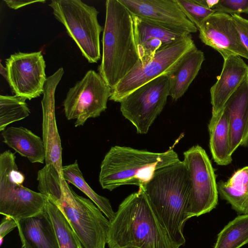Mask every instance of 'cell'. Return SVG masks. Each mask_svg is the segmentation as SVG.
Masks as SVG:
<instances>
[{"label":"cell","mask_w":248,"mask_h":248,"mask_svg":"<svg viewBox=\"0 0 248 248\" xmlns=\"http://www.w3.org/2000/svg\"><path fill=\"white\" fill-rule=\"evenodd\" d=\"M196 48L191 34L163 46L148 61H139L131 71L111 89L109 100L120 103L143 85L160 76L167 75L188 52Z\"/></svg>","instance_id":"ba28073f"},{"label":"cell","mask_w":248,"mask_h":248,"mask_svg":"<svg viewBox=\"0 0 248 248\" xmlns=\"http://www.w3.org/2000/svg\"><path fill=\"white\" fill-rule=\"evenodd\" d=\"M186 17L198 30L209 16L216 12L213 9L205 8L196 0H175Z\"/></svg>","instance_id":"83f0119b"},{"label":"cell","mask_w":248,"mask_h":248,"mask_svg":"<svg viewBox=\"0 0 248 248\" xmlns=\"http://www.w3.org/2000/svg\"><path fill=\"white\" fill-rule=\"evenodd\" d=\"M198 30L201 41L218 51L222 57L233 53L248 59V52L229 14L215 12L205 19Z\"/></svg>","instance_id":"9a60e30c"},{"label":"cell","mask_w":248,"mask_h":248,"mask_svg":"<svg viewBox=\"0 0 248 248\" xmlns=\"http://www.w3.org/2000/svg\"><path fill=\"white\" fill-rule=\"evenodd\" d=\"M213 9L216 12L231 15L248 14V0H218Z\"/></svg>","instance_id":"f1b7e54d"},{"label":"cell","mask_w":248,"mask_h":248,"mask_svg":"<svg viewBox=\"0 0 248 248\" xmlns=\"http://www.w3.org/2000/svg\"><path fill=\"white\" fill-rule=\"evenodd\" d=\"M141 187L173 243L178 248L185 244L183 230L189 219L190 180L184 161L156 170L150 181Z\"/></svg>","instance_id":"7a4b0ae2"},{"label":"cell","mask_w":248,"mask_h":248,"mask_svg":"<svg viewBox=\"0 0 248 248\" xmlns=\"http://www.w3.org/2000/svg\"><path fill=\"white\" fill-rule=\"evenodd\" d=\"M163 46L162 41L157 39H152L137 46L139 62H144L152 58Z\"/></svg>","instance_id":"f546056e"},{"label":"cell","mask_w":248,"mask_h":248,"mask_svg":"<svg viewBox=\"0 0 248 248\" xmlns=\"http://www.w3.org/2000/svg\"><path fill=\"white\" fill-rule=\"evenodd\" d=\"M5 65L6 79L16 95L31 100L43 93L47 78L41 51L11 54Z\"/></svg>","instance_id":"7c38bea8"},{"label":"cell","mask_w":248,"mask_h":248,"mask_svg":"<svg viewBox=\"0 0 248 248\" xmlns=\"http://www.w3.org/2000/svg\"><path fill=\"white\" fill-rule=\"evenodd\" d=\"M26 99L16 95H0V131L8 125L23 120L31 113Z\"/></svg>","instance_id":"4316f807"},{"label":"cell","mask_w":248,"mask_h":248,"mask_svg":"<svg viewBox=\"0 0 248 248\" xmlns=\"http://www.w3.org/2000/svg\"><path fill=\"white\" fill-rule=\"evenodd\" d=\"M220 198L239 215H248V166L234 172L227 181L217 183Z\"/></svg>","instance_id":"44dd1931"},{"label":"cell","mask_w":248,"mask_h":248,"mask_svg":"<svg viewBox=\"0 0 248 248\" xmlns=\"http://www.w3.org/2000/svg\"><path fill=\"white\" fill-rule=\"evenodd\" d=\"M205 60L204 53L197 48L188 52L166 76L170 85V96L173 100L182 97L198 75Z\"/></svg>","instance_id":"ffe728a7"},{"label":"cell","mask_w":248,"mask_h":248,"mask_svg":"<svg viewBox=\"0 0 248 248\" xmlns=\"http://www.w3.org/2000/svg\"><path fill=\"white\" fill-rule=\"evenodd\" d=\"M134 248V247H128V248Z\"/></svg>","instance_id":"d590c367"},{"label":"cell","mask_w":248,"mask_h":248,"mask_svg":"<svg viewBox=\"0 0 248 248\" xmlns=\"http://www.w3.org/2000/svg\"><path fill=\"white\" fill-rule=\"evenodd\" d=\"M46 209L55 230L60 248H84L61 209L47 198Z\"/></svg>","instance_id":"484cf974"},{"label":"cell","mask_w":248,"mask_h":248,"mask_svg":"<svg viewBox=\"0 0 248 248\" xmlns=\"http://www.w3.org/2000/svg\"><path fill=\"white\" fill-rule=\"evenodd\" d=\"M208 128L209 146L214 161L220 166L231 164L232 159L229 151L228 120L224 109L217 115L212 116Z\"/></svg>","instance_id":"7402d4cb"},{"label":"cell","mask_w":248,"mask_h":248,"mask_svg":"<svg viewBox=\"0 0 248 248\" xmlns=\"http://www.w3.org/2000/svg\"><path fill=\"white\" fill-rule=\"evenodd\" d=\"M16 159L10 150L0 155V213L17 220L45 209L47 197L22 185L25 176Z\"/></svg>","instance_id":"52a82bcc"},{"label":"cell","mask_w":248,"mask_h":248,"mask_svg":"<svg viewBox=\"0 0 248 248\" xmlns=\"http://www.w3.org/2000/svg\"><path fill=\"white\" fill-rule=\"evenodd\" d=\"M132 16L137 46L152 39L160 40L163 46H164L177 41L188 35L176 32L149 22L138 16Z\"/></svg>","instance_id":"cb8c5ba5"},{"label":"cell","mask_w":248,"mask_h":248,"mask_svg":"<svg viewBox=\"0 0 248 248\" xmlns=\"http://www.w3.org/2000/svg\"><path fill=\"white\" fill-rule=\"evenodd\" d=\"M228 120L229 151L248 147V78L230 97L223 108Z\"/></svg>","instance_id":"e0dca14e"},{"label":"cell","mask_w":248,"mask_h":248,"mask_svg":"<svg viewBox=\"0 0 248 248\" xmlns=\"http://www.w3.org/2000/svg\"><path fill=\"white\" fill-rule=\"evenodd\" d=\"M64 74L62 67L47 78L41 101L42 140L46 152V165H52L60 176L62 174V147L56 123L55 94L56 88Z\"/></svg>","instance_id":"5bb4252c"},{"label":"cell","mask_w":248,"mask_h":248,"mask_svg":"<svg viewBox=\"0 0 248 248\" xmlns=\"http://www.w3.org/2000/svg\"><path fill=\"white\" fill-rule=\"evenodd\" d=\"M37 180L39 192L61 209L84 248H105L110 221L90 199L78 195L53 166Z\"/></svg>","instance_id":"6da1fadb"},{"label":"cell","mask_w":248,"mask_h":248,"mask_svg":"<svg viewBox=\"0 0 248 248\" xmlns=\"http://www.w3.org/2000/svg\"><path fill=\"white\" fill-rule=\"evenodd\" d=\"M248 243V215H239L217 235L214 248H240Z\"/></svg>","instance_id":"d4e9b609"},{"label":"cell","mask_w":248,"mask_h":248,"mask_svg":"<svg viewBox=\"0 0 248 248\" xmlns=\"http://www.w3.org/2000/svg\"><path fill=\"white\" fill-rule=\"evenodd\" d=\"M16 221L23 248H60L46 208L35 215Z\"/></svg>","instance_id":"ac0fdd59"},{"label":"cell","mask_w":248,"mask_h":248,"mask_svg":"<svg viewBox=\"0 0 248 248\" xmlns=\"http://www.w3.org/2000/svg\"><path fill=\"white\" fill-rule=\"evenodd\" d=\"M62 174L63 179L75 186L89 198L110 222L114 219L115 212L113 211L109 200L97 194L90 186L83 177L77 160L72 164L63 166Z\"/></svg>","instance_id":"603a6c76"},{"label":"cell","mask_w":248,"mask_h":248,"mask_svg":"<svg viewBox=\"0 0 248 248\" xmlns=\"http://www.w3.org/2000/svg\"><path fill=\"white\" fill-rule=\"evenodd\" d=\"M111 95V88L100 75L90 70L67 93L62 103L65 116L75 120V127L83 126L105 111Z\"/></svg>","instance_id":"9c48e42d"},{"label":"cell","mask_w":248,"mask_h":248,"mask_svg":"<svg viewBox=\"0 0 248 248\" xmlns=\"http://www.w3.org/2000/svg\"><path fill=\"white\" fill-rule=\"evenodd\" d=\"M176 143L162 153L111 147L100 165L99 182L102 188L112 191L123 185L144 186L156 170L180 160L173 150Z\"/></svg>","instance_id":"5b68a950"},{"label":"cell","mask_w":248,"mask_h":248,"mask_svg":"<svg viewBox=\"0 0 248 248\" xmlns=\"http://www.w3.org/2000/svg\"><path fill=\"white\" fill-rule=\"evenodd\" d=\"M222 71L210 90L212 116L217 115L227 101L248 78V65L238 55L231 53L223 57Z\"/></svg>","instance_id":"2e32d148"},{"label":"cell","mask_w":248,"mask_h":248,"mask_svg":"<svg viewBox=\"0 0 248 248\" xmlns=\"http://www.w3.org/2000/svg\"><path fill=\"white\" fill-rule=\"evenodd\" d=\"M3 142L32 163L43 164L46 152L43 140L31 130L20 126L7 127L1 132Z\"/></svg>","instance_id":"d6986e66"},{"label":"cell","mask_w":248,"mask_h":248,"mask_svg":"<svg viewBox=\"0 0 248 248\" xmlns=\"http://www.w3.org/2000/svg\"><path fill=\"white\" fill-rule=\"evenodd\" d=\"M239 33L241 40L248 52V19L240 15H231Z\"/></svg>","instance_id":"4dcf8cb0"},{"label":"cell","mask_w":248,"mask_h":248,"mask_svg":"<svg viewBox=\"0 0 248 248\" xmlns=\"http://www.w3.org/2000/svg\"><path fill=\"white\" fill-rule=\"evenodd\" d=\"M170 85L166 75L160 76L138 88L120 102L122 115L146 134L165 106L170 96Z\"/></svg>","instance_id":"8fae6325"},{"label":"cell","mask_w":248,"mask_h":248,"mask_svg":"<svg viewBox=\"0 0 248 248\" xmlns=\"http://www.w3.org/2000/svg\"><path fill=\"white\" fill-rule=\"evenodd\" d=\"M98 73L113 88L139 62L133 17L119 0H107Z\"/></svg>","instance_id":"277c9868"},{"label":"cell","mask_w":248,"mask_h":248,"mask_svg":"<svg viewBox=\"0 0 248 248\" xmlns=\"http://www.w3.org/2000/svg\"><path fill=\"white\" fill-rule=\"evenodd\" d=\"M109 248H178L151 207L142 187L120 204L110 222Z\"/></svg>","instance_id":"3957f363"},{"label":"cell","mask_w":248,"mask_h":248,"mask_svg":"<svg viewBox=\"0 0 248 248\" xmlns=\"http://www.w3.org/2000/svg\"><path fill=\"white\" fill-rule=\"evenodd\" d=\"M196 1L205 8L213 9L218 2V0H196Z\"/></svg>","instance_id":"836d02e7"},{"label":"cell","mask_w":248,"mask_h":248,"mask_svg":"<svg viewBox=\"0 0 248 248\" xmlns=\"http://www.w3.org/2000/svg\"><path fill=\"white\" fill-rule=\"evenodd\" d=\"M17 227L16 221L14 218L8 216H5L2 218L0 225V244L5 235Z\"/></svg>","instance_id":"1f68e13d"},{"label":"cell","mask_w":248,"mask_h":248,"mask_svg":"<svg viewBox=\"0 0 248 248\" xmlns=\"http://www.w3.org/2000/svg\"><path fill=\"white\" fill-rule=\"evenodd\" d=\"M4 1L9 8L16 10L26 5L33 4L36 2L44 3L46 2V0H4Z\"/></svg>","instance_id":"d6a6232c"},{"label":"cell","mask_w":248,"mask_h":248,"mask_svg":"<svg viewBox=\"0 0 248 248\" xmlns=\"http://www.w3.org/2000/svg\"><path fill=\"white\" fill-rule=\"evenodd\" d=\"M184 162L190 180L188 218L210 212L218 203V190L214 169L205 151L193 146L184 153Z\"/></svg>","instance_id":"30bf717a"},{"label":"cell","mask_w":248,"mask_h":248,"mask_svg":"<svg viewBox=\"0 0 248 248\" xmlns=\"http://www.w3.org/2000/svg\"><path fill=\"white\" fill-rule=\"evenodd\" d=\"M132 16L172 31L189 34L198 29L185 16L175 0H119Z\"/></svg>","instance_id":"4fadbf2b"},{"label":"cell","mask_w":248,"mask_h":248,"mask_svg":"<svg viewBox=\"0 0 248 248\" xmlns=\"http://www.w3.org/2000/svg\"><path fill=\"white\" fill-rule=\"evenodd\" d=\"M48 5L83 56L90 63L97 62L101 58L100 35L104 30L98 21L97 10L80 0H52Z\"/></svg>","instance_id":"8992f818"},{"label":"cell","mask_w":248,"mask_h":248,"mask_svg":"<svg viewBox=\"0 0 248 248\" xmlns=\"http://www.w3.org/2000/svg\"><path fill=\"white\" fill-rule=\"evenodd\" d=\"M0 74L6 78V68H4L1 63H0Z\"/></svg>","instance_id":"e575fe53"}]
</instances>
